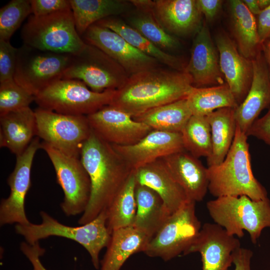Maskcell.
I'll return each instance as SVG.
<instances>
[{
  "label": "cell",
  "instance_id": "obj_31",
  "mask_svg": "<svg viewBox=\"0 0 270 270\" xmlns=\"http://www.w3.org/2000/svg\"><path fill=\"white\" fill-rule=\"evenodd\" d=\"M95 24L106 27L116 32L130 44L143 54L174 70L184 72L186 65L178 57L157 47L134 28L114 16L103 19Z\"/></svg>",
  "mask_w": 270,
  "mask_h": 270
},
{
  "label": "cell",
  "instance_id": "obj_25",
  "mask_svg": "<svg viewBox=\"0 0 270 270\" xmlns=\"http://www.w3.org/2000/svg\"><path fill=\"white\" fill-rule=\"evenodd\" d=\"M150 240L146 234L133 226L113 230L100 262V270H120L131 256L144 252Z\"/></svg>",
  "mask_w": 270,
  "mask_h": 270
},
{
  "label": "cell",
  "instance_id": "obj_40",
  "mask_svg": "<svg viewBox=\"0 0 270 270\" xmlns=\"http://www.w3.org/2000/svg\"><path fill=\"white\" fill-rule=\"evenodd\" d=\"M246 134L263 141L270 146V109L254 122Z\"/></svg>",
  "mask_w": 270,
  "mask_h": 270
},
{
  "label": "cell",
  "instance_id": "obj_33",
  "mask_svg": "<svg viewBox=\"0 0 270 270\" xmlns=\"http://www.w3.org/2000/svg\"><path fill=\"white\" fill-rule=\"evenodd\" d=\"M186 100L194 116H206L218 109L236 108L238 106L226 83L211 86L194 87Z\"/></svg>",
  "mask_w": 270,
  "mask_h": 270
},
{
  "label": "cell",
  "instance_id": "obj_24",
  "mask_svg": "<svg viewBox=\"0 0 270 270\" xmlns=\"http://www.w3.org/2000/svg\"><path fill=\"white\" fill-rule=\"evenodd\" d=\"M0 146L18 156L22 154L36 136L34 110L30 107L0 116Z\"/></svg>",
  "mask_w": 270,
  "mask_h": 270
},
{
  "label": "cell",
  "instance_id": "obj_16",
  "mask_svg": "<svg viewBox=\"0 0 270 270\" xmlns=\"http://www.w3.org/2000/svg\"><path fill=\"white\" fill-rule=\"evenodd\" d=\"M92 130L104 141L118 146L134 144L152 130L130 114L110 105L86 116Z\"/></svg>",
  "mask_w": 270,
  "mask_h": 270
},
{
  "label": "cell",
  "instance_id": "obj_30",
  "mask_svg": "<svg viewBox=\"0 0 270 270\" xmlns=\"http://www.w3.org/2000/svg\"><path fill=\"white\" fill-rule=\"evenodd\" d=\"M122 0H70L76 27L82 36L92 24L106 18L124 13L130 2Z\"/></svg>",
  "mask_w": 270,
  "mask_h": 270
},
{
  "label": "cell",
  "instance_id": "obj_12",
  "mask_svg": "<svg viewBox=\"0 0 270 270\" xmlns=\"http://www.w3.org/2000/svg\"><path fill=\"white\" fill-rule=\"evenodd\" d=\"M34 113L36 136L67 155L80 158L92 132L86 116L61 114L40 107Z\"/></svg>",
  "mask_w": 270,
  "mask_h": 270
},
{
  "label": "cell",
  "instance_id": "obj_23",
  "mask_svg": "<svg viewBox=\"0 0 270 270\" xmlns=\"http://www.w3.org/2000/svg\"><path fill=\"white\" fill-rule=\"evenodd\" d=\"M134 172L137 183L156 191L170 214L190 200L161 158L142 166Z\"/></svg>",
  "mask_w": 270,
  "mask_h": 270
},
{
  "label": "cell",
  "instance_id": "obj_11",
  "mask_svg": "<svg viewBox=\"0 0 270 270\" xmlns=\"http://www.w3.org/2000/svg\"><path fill=\"white\" fill-rule=\"evenodd\" d=\"M129 76L123 68L98 48L86 44L72 60L62 78L83 82L91 90L102 92L116 90Z\"/></svg>",
  "mask_w": 270,
  "mask_h": 270
},
{
  "label": "cell",
  "instance_id": "obj_10",
  "mask_svg": "<svg viewBox=\"0 0 270 270\" xmlns=\"http://www.w3.org/2000/svg\"><path fill=\"white\" fill-rule=\"evenodd\" d=\"M55 170L58 184L64 193L60 208L68 216L83 214L88 204L91 184L80 158L67 155L44 142L40 143Z\"/></svg>",
  "mask_w": 270,
  "mask_h": 270
},
{
  "label": "cell",
  "instance_id": "obj_26",
  "mask_svg": "<svg viewBox=\"0 0 270 270\" xmlns=\"http://www.w3.org/2000/svg\"><path fill=\"white\" fill-rule=\"evenodd\" d=\"M230 20L233 40L240 52L252 60L262 50L256 18L247 8L242 0L228 2Z\"/></svg>",
  "mask_w": 270,
  "mask_h": 270
},
{
  "label": "cell",
  "instance_id": "obj_39",
  "mask_svg": "<svg viewBox=\"0 0 270 270\" xmlns=\"http://www.w3.org/2000/svg\"><path fill=\"white\" fill-rule=\"evenodd\" d=\"M32 14L43 16L58 12L71 9L70 0H30Z\"/></svg>",
  "mask_w": 270,
  "mask_h": 270
},
{
  "label": "cell",
  "instance_id": "obj_38",
  "mask_svg": "<svg viewBox=\"0 0 270 270\" xmlns=\"http://www.w3.org/2000/svg\"><path fill=\"white\" fill-rule=\"evenodd\" d=\"M18 52L10 41L0 40V83L14 80Z\"/></svg>",
  "mask_w": 270,
  "mask_h": 270
},
{
  "label": "cell",
  "instance_id": "obj_34",
  "mask_svg": "<svg viewBox=\"0 0 270 270\" xmlns=\"http://www.w3.org/2000/svg\"><path fill=\"white\" fill-rule=\"evenodd\" d=\"M184 148L196 158L212 152L210 128L206 116L192 115L182 132Z\"/></svg>",
  "mask_w": 270,
  "mask_h": 270
},
{
  "label": "cell",
  "instance_id": "obj_8",
  "mask_svg": "<svg viewBox=\"0 0 270 270\" xmlns=\"http://www.w3.org/2000/svg\"><path fill=\"white\" fill-rule=\"evenodd\" d=\"M73 55L40 50L24 44L18 48L14 80L32 95L62 79Z\"/></svg>",
  "mask_w": 270,
  "mask_h": 270
},
{
  "label": "cell",
  "instance_id": "obj_41",
  "mask_svg": "<svg viewBox=\"0 0 270 270\" xmlns=\"http://www.w3.org/2000/svg\"><path fill=\"white\" fill-rule=\"evenodd\" d=\"M22 252L28 258L32 266V270H48L40 262V257L44 254L45 250L40 246L39 242L30 244L26 242L20 244Z\"/></svg>",
  "mask_w": 270,
  "mask_h": 270
},
{
  "label": "cell",
  "instance_id": "obj_1",
  "mask_svg": "<svg viewBox=\"0 0 270 270\" xmlns=\"http://www.w3.org/2000/svg\"><path fill=\"white\" fill-rule=\"evenodd\" d=\"M194 87L186 72L156 68L129 76L109 105L134 117L186 98Z\"/></svg>",
  "mask_w": 270,
  "mask_h": 270
},
{
  "label": "cell",
  "instance_id": "obj_21",
  "mask_svg": "<svg viewBox=\"0 0 270 270\" xmlns=\"http://www.w3.org/2000/svg\"><path fill=\"white\" fill-rule=\"evenodd\" d=\"M253 77L244 101L234 109L236 125L246 133L260 112L270 106V72L262 49L252 60Z\"/></svg>",
  "mask_w": 270,
  "mask_h": 270
},
{
  "label": "cell",
  "instance_id": "obj_45",
  "mask_svg": "<svg viewBox=\"0 0 270 270\" xmlns=\"http://www.w3.org/2000/svg\"><path fill=\"white\" fill-rule=\"evenodd\" d=\"M247 8L254 16H258L262 11L257 0H242Z\"/></svg>",
  "mask_w": 270,
  "mask_h": 270
},
{
  "label": "cell",
  "instance_id": "obj_44",
  "mask_svg": "<svg viewBox=\"0 0 270 270\" xmlns=\"http://www.w3.org/2000/svg\"><path fill=\"white\" fill-rule=\"evenodd\" d=\"M252 252L248 248L240 247L233 254L234 270H251L250 262Z\"/></svg>",
  "mask_w": 270,
  "mask_h": 270
},
{
  "label": "cell",
  "instance_id": "obj_46",
  "mask_svg": "<svg viewBox=\"0 0 270 270\" xmlns=\"http://www.w3.org/2000/svg\"><path fill=\"white\" fill-rule=\"evenodd\" d=\"M262 50L270 72V40L262 45Z\"/></svg>",
  "mask_w": 270,
  "mask_h": 270
},
{
  "label": "cell",
  "instance_id": "obj_22",
  "mask_svg": "<svg viewBox=\"0 0 270 270\" xmlns=\"http://www.w3.org/2000/svg\"><path fill=\"white\" fill-rule=\"evenodd\" d=\"M188 199L202 201L208 190V167L186 150L174 152L161 158Z\"/></svg>",
  "mask_w": 270,
  "mask_h": 270
},
{
  "label": "cell",
  "instance_id": "obj_37",
  "mask_svg": "<svg viewBox=\"0 0 270 270\" xmlns=\"http://www.w3.org/2000/svg\"><path fill=\"white\" fill-rule=\"evenodd\" d=\"M33 101H35V96L14 80L0 83V116L30 107Z\"/></svg>",
  "mask_w": 270,
  "mask_h": 270
},
{
  "label": "cell",
  "instance_id": "obj_7",
  "mask_svg": "<svg viewBox=\"0 0 270 270\" xmlns=\"http://www.w3.org/2000/svg\"><path fill=\"white\" fill-rule=\"evenodd\" d=\"M116 90L96 92L82 81L59 80L35 96L38 107L68 115L88 116L109 105Z\"/></svg>",
  "mask_w": 270,
  "mask_h": 270
},
{
  "label": "cell",
  "instance_id": "obj_42",
  "mask_svg": "<svg viewBox=\"0 0 270 270\" xmlns=\"http://www.w3.org/2000/svg\"><path fill=\"white\" fill-rule=\"evenodd\" d=\"M256 21L260 42L262 46L270 40V6L260 12Z\"/></svg>",
  "mask_w": 270,
  "mask_h": 270
},
{
  "label": "cell",
  "instance_id": "obj_47",
  "mask_svg": "<svg viewBox=\"0 0 270 270\" xmlns=\"http://www.w3.org/2000/svg\"><path fill=\"white\" fill-rule=\"evenodd\" d=\"M257 2L262 10L270 6V0H257Z\"/></svg>",
  "mask_w": 270,
  "mask_h": 270
},
{
  "label": "cell",
  "instance_id": "obj_15",
  "mask_svg": "<svg viewBox=\"0 0 270 270\" xmlns=\"http://www.w3.org/2000/svg\"><path fill=\"white\" fill-rule=\"evenodd\" d=\"M83 40L94 46L119 64L129 76L158 68L159 62L134 48L112 30L94 24L82 36Z\"/></svg>",
  "mask_w": 270,
  "mask_h": 270
},
{
  "label": "cell",
  "instance_id": "obj_5",
  "mask_svg": "<svg viewBox=\"0 0 270 270\" xmlns=\"http://www.w3.org/2000/svg\"><path fill=\"white\" fill-rule=\"evenodd\" d=\"M214 223L230 235L242 238L248 232L254 244L263 229L270 228V201L268 198L254 200L244 195L216 198L206 203Z\"/></svg>",
  "mask_w": 270,
  "mask_h": 270
},
{
  "label": "cell",
  "instance_id": "obj_29",
  "mask_svg": "<svg viewBox=\"0 0 270 270\" xmlns=\"http://www.w3.org/2000/svg\"><path fill=\"white\" fill-rule=\"evenodd\" d=\"M192 116L186 98L153 108L132 118L152 130L181 133Z\"/></svg>",
  "mask_w": 270,
  "mask_h": 270
},
{
  "label": "cell",
  "instance_id": "obj_32",
  "mask_svg": "<svg viewBox=\"0 0 270 270\" xmlns=\"http://www.w3.org/2000/svg\"><path fill=\"white\" fill-rule=\"evenodd\" d=\"M136 184L133 170L105 210L106 225L111 233L115 230L133 226L137 209L135 197Z\"/></svg>",
  "mask_w": 270,
  "mask_h": 270
},
{
  "label": "cell",
  "instance_id": "obj_28",
  "mask_svg": "<svg viewBox=\"0 0 270 270\" xmlns=\"http://www.w3.org/2000/svg\"><path fill=\"white\" fill-rule=\"evenodd\" d=\"M234 109L222 108L206 116L210 128L212 143V152L207 158L208 167L222 162L232 146L236 128Z\"/></svg>",
  "mask_w": 270,
  "mask_h": 270
},
{
  "label": "cell",
  "instance_id": "obj_20",
  "mask_svg": "<svg viewBox=\"0 0 270 270\" xmlns=\"http://www.w3.org/2000/svg\"><path fill=\"white\" fill-rule=\"evenodd\" d=\"M112 145L134 170L170 154L184 150L181 133L154 130L134 144Z\"/></svg>",
  "mask_w": 270,
  "mask_h": 270
},
{
  "label": "cell",
  "instance_id": "obj_17",
  "mask_svg": "<svg viewBox=\"0 0 270 270\" xmlns=\"http://www.w3.org/2000/svg\"><path fill=\"white\" fill-rule=\"evenodd\" d=\"M240 247V240L216 224L205 223L184 255L199 252L202 270H228L233 264L234 252Z\"/></svg>",
  "mask_w": 270,
  "mask_h": 270
},
{
  "label": "cell",
  "instance_id": "obj_35",
  "mask_svg": "<svg viewBox=\"0 0 270 270\" xmlns=\"http://www.w3.org/2000/svg\"><path fill=\"white\" fill-rule=\"evenodd\" d=\"M140 11L130 18L128 24L163 50L179 46L178 41L164 30L150 13Z\"/></svg>",
  "mask_w": 270,
  "mask_h": 270
},
{
  "label": "cell",
  "instance_id": "obj_18",
  "mask_svg": "<svg viewBox=\"0 0 270 270\" xmlns=\"http://www.w3.org/2000/svg\"><path fill=\"white\" fill-rule=\"evenodd\" d=\"M184 72L191 76L193 86L196 88L225 84L220 69L218 52L206 22L196 34L190 57Z\"/></svg>",
  "mask_w": 270,
  "mask_h": 270
},
{
  "label": "cell",
  "instance_id": "obj_2",
  "mask_svg": "<svg viewBox=\"0 0 270 270\" xmlns=\"http://www.w3.org/2000/svg\"><path fill=\"white\" fill-rule=\"evenodd\" d=\"M80 160L90 180L88 206L78 220L80 225L94 220L111 202L133 170L114 149L92 130L82 147Z\"/></svg>",
  "mask_w": 270,
  "mask_h": 270
},
{
  "label": "cell",
  "instance_id": "obj_27",
  "mask_svg": "<svg viewBox=\"0 0 270 270\" xmlns=\"http://www.w3.org/2000/svg\"><path fill=\"white\" fill-rule=\"evenodd\" d=\"M136 212L133 224L150 239L171 215L160 195L148 186L136 184Z\"/></svg>",
  "mask_w": 270,
  "mask_h": 270
},
{
  "label": "cell",
  "instance_id": "obj_9",
  "mask_svg": "<svg viewBox=\"0 0 270 270\" xmlns=\"http://www.w3.org/2000/svg\"><path fill=\"white\" fill-rule=\"evenodd\" d=\"M196 202L188 201L172 214L148 242L144 252L170 260L184 253L202 228L196 213Z\"/></svg>",
  "mask_w": 270,
  "mask_h": 270
},
{
  "label": "cell",
  "instance_id": "obj_4",
  "mask_svg": "<svg viewBox=\"0 0 270 270\" xmlns=\"http://www.w3.org/2000/svg\"><path fill=\"white\" fill-rule=\"evenodd\" d=\"M40 214L42 222L39 224L30 222L26 225L16 224V233L22 236L26 242L33 244L50 236L74 240L87 250L94 268H100V253L108 245L112 234L106 225L105 210L91 222L78 226L62 224L43 210Z\"/></svg>",
  "mask_w": 270,
  "mask_h": 270
},
{
  "label": "cell",
  "instance_id": "obj_43",
  "mask_svg": "<svg viewBox=\"0 0 270 270\" xmlns=\"http://www.w3.org/2000/svg\"><path fill=\"white\" fill-rule=\"evenodd\" d=\"M196 2L200 12L208 21L214 20L218 16L223 3L221 0H196Z\"/></svg>",
  "mask_w": 270,
  "mask_h": 270
},
{
  "label": "cell",
  "instance_id": "obj_13",
  "mask_svg": "<svg viewBox=\"0 0 270 270\" xmlns=\"http://www.w3.org/2000/svg\"><path fill=\"white\" fill-rule=\"evenodd\" d=\"M40 138L36 136L20 154L16 156L15 167L7 180L10 194L0 204V225H26L24 201L31 186V168L34 155L40 148Z\"/></svg>",
  "mask_w": 270,
  "mask_h": 270
},
{
  "label": "cell",
  "instance_id": "obj_3",
  "mask_svg": "<svg viewBox=\"0 0 270 270\" xmlns=\"http://www.w3.org/2000/svg\"><path fill=\"white\" fill-rule=\"evenodd\" d=\"M248 137L236 125L232 144L224 160L208 167V190L214 196L244 195L254 200L268 198L266 190L252 171Z\"/></svg>",
  "mask_w": 270,
  "mask_h": 270
},
{
  "label": "cell",
  "instance_id": "obj_36",
  "mask_svg": "<svg viewBox=\"0 0 270 270\" xmlns=\"http://www.w3.org/2000/svg\"><path fill=\"white\" fill-rule=\"evenodd\" d=\"M32 14L30 0H12L0 10V40L10 41L28 16Z\"/></svg>",
  "mask_w": 270,
  "mask_h": 270
},
{
  "label": "cell",
  "instance_id": "obj_19",
  "mask_svg": "<svg viewBox=\"0 0 270 270\" xmlns=\"http://www.w3.org/2000/svg\"><path fill=\"white\" fill-rule=\"evenodd\" d=\"M215 40L222 72L239 105L246 96L252 82V60L240 52L233 39L224 32H220L216 35Z\"/></svg>",
  "mask_w": 270,
  "mask_h": 270
},
{
  "label": "cell",
  "instance_id": "obj_6",
  "mask_svg": "<svg viewBox=\"0 0 270 270\" xmlns=\"http://www.w3.org/2000/svg\"><path fill=\"white\" fill-rule=\"evenodd\" d=\"M24 44L44 51L75 55L86 46L78 34L72 9L43 16L31 14L23 26Z\"/></svg>",
  "mask_w": 270,
  "mask_h": 270
},
{
  "label": "cell",
  "instance_id": "obj_14",
  "mask_svg": "<svg viewBox=\"0 0 270 270\" xmlns=\"http://www.w3.org/2000/svg\"><path fill=\"white\" fill-rule=\"evenodd\" d=\"M138 10L150 13L170 34L187 36L202 26L196 0H131Z\"/></svg>",
  "mask_w": 270,
  "mask_h": 270
}]
</instances>
